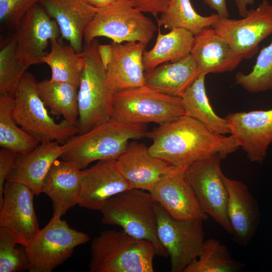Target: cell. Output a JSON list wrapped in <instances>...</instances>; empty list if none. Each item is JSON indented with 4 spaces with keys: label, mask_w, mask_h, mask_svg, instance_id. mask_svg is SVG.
<instances>
[{
    "label": "cell",
    "mask_w": 272,
    "mask_h": 272,
    "mask_svg": "<svg viewBox=\"0 0 272 272\" xmlns=\"http://www.w3.org/2000/svg\"><path fill=\"white\" fill-rule=\"evenodd\" d=\"M146 137L153 141L148 148L152 156L185 169L216 153L224 159L240 147L232 135L214 133L186 115L159 125Z\"/></svg>",
    "instance_id": "6da1fadb"
},
{
    "label": "cell",
    "mask_w": 272,
    "mask_h": 272,
    "mask_svg": "<svg viewBox=\"0 0 272 272\" xmlns=\"http://www.w3.org/2000/svg\"><path fill=\"white\" fill-rule=\"evenodd\" d=\"M146 124H131L111 119L90 131L71 138L62 145L61 159L75 163L81 169L91 162L117 160L125 151L128 141L146 137Z\"/></svg>",
    "instance_id": "7a4b0ae2"
},
{
    "label": "cell",
    "mask_w": 272,
    "mask_h": 272,
    "mask_svg": "<svg viewBox=\"0 0 272 272\" xmlns=\"http://www.w3.org/2000/svg\"><path fill=\"white\" fill-rule=\"evenodd\" d=\"M90 272H153L154 244L120 230H107L90 245Z\"/></svg>",
    "instance_id": "3957f363"
},
{
    "label": "cell",
    "mask_w": 272,
    "mask_h": 272,
    "mask_svg": "<svg viewBox=\"0 0 272 272\" xmlns=\"http://www.w3.org/2000/svg\"><path fill=\"white\" fill-rule=\"evenodd\" d=\"M157 202L151 193L130 188L106 200L101 209L102 223L119 226L129 235L152 242L157 255L167 257L157 234Z\"/></svg>",
    "instance_id": "277c9868"
},
{
    "label": "cell",
    "mask_w": 272,
    "mask_h": 272,
    "mask_svg": "<svg viewBox=\"0 0 272 272\" xmlns=\"http://www.w3.org/2000/svg\"><path fill=\"white\" fill-rule=\"evenodd\" d=\"M38 84L32 73L25 72L12 100V116L40 144L55 141L63 145L79 133L78 125L64 119L59 123L55 121L39 96Z\"/></svg>",
    "instance_id": "5b68a950"
},
{
    "label": "cell",
    "mask_w": 272,
    "mask_h": 272,
    "mask_svg": "<svg viewBox=\"0 0 272 272\" xmlns=\"http://www.w3.org/2000/svg\"><path fill=\"white\" fill-rule=\"evenodd\" d=\"M98 45L96 39L85 43L82 52L85 63L78 88V134L110 119L112 113L114 93L107 84L106 70L99 56Z\"/></svg>",
    "instance_id": "8992f818"
},
{
    "label": "cell",
    "mask_w": 272,
    "mask_h": 272,
    "mask_svg": "<svg viewBox=\"0 0 272 272\" xmlns=\"http://www.w3.org/2000/svg\"><path fill=\"white\" fill-rule=\"evenodd\" d=\"M185 114L181 98L162 93L145 85L113 94L111 119L117 121L161 125Z\"/></svg>",
    "instance_id": "52a82bcc"
},
{
    "label": "cell",
    "mask_w": 272,
    "mask_h": 272,
    "mask_svg": "<svg viewBox=\"0 0 272 272\" xmlns=\"http://www.w3.org/2000/svg\"><path fill=\"white\" fill-rule=\"evenodd\" d=\"M157 28L143 12L125 0L100 9L85 29L84 39L90 43L103 36L112 42H140L148 45Z\"/></svg>",
    "instance_id": "ba28073f"
},
{
    "label": "cell",
    "mask_w": 272,
    "mask_h": 272,
    "mask_svg": "<svg viewBox=\"0 0 272 272\" xmlns=\"http://www.w3.org/2000/svg\"><path fill=\"white\" fill-rule=\"evenodd\" d=\"M88 235L71 228L65 220L53 217L25 247L30 272H51L70 257Z\"/></svg>",
    "instance_id": "9c48e42d"
},
{
    "label": "cell",
    "mask_w": 272,
    "mask_h": 272,
    "mask_svg": "<svg viewBox=\"0 0 272 272\" xmlns=\"http://www.w3.org/2000/svg\"><path fill=\"white\" fill-rule=\"evenodd\" d=\"M221 155L216 153L188 166L184 176L204 213L229 234L232 228L227 214L228 192L221 168Z\"/></svg>",
    "instance_id": "30bf717a"
},
{
    "label": "cell",
    "mask_w": 272,
    "mask_h": 272,
    "mask_svg": "<svg viewBox=\"0 0 272 272\" xmlns=\"http://www.w3.org/2000/svg\"><path fill=\"white\" fill-rule=\"evenodd\" d=\"M157 234L170 256L171 272H184L199 255L204 242L201 219L179 220L156 203Z\"/></svg>",
    "instance_id": "8fae6325"
},
{
    "label": "cell",
    "mask_w": 272,
    "mask_h": 272,
    "mask_svg": "<svg viewBox=\"0 0 272 272\" xmlns=\"http://www.w3.org/2000/svg\"><path fill=\"white\" fill-rule=\"evenodd\" d=\"M243 59H250L258 45L272 34V4L263 0L240 19L220 18L212 26Z\"/></svg>",
    "instance_id": "7c38bea8"
},
{
    "label": "cell",
    "mask_w": 272,
    "mask_h": 272,
    "mask_svg": "<svg viewBox=\"0 0 272 272\" xmlns=\"http://www.w3.org/2000/svg\"><path fill=\"white\" fill-rule=\"evenodd\" d=\"M60 34L56 22L37 4L24 16L16 29V56L29 66L42 63L48 43Z\"/></svg>",
    "instance_id": "4fadbf2b"
},
{
    "label": "cell",
    "mask_w": 272,
    "mask_h": 272,
    "mask_svg": "<svg viewBox=\"0 0 272 272\" xmlns=\"http://www.w3.org/2000/svg\"><path fill=\"white\" fill-rule=\"evenodd\" d=\"M34 195L26 186L6 181L0 205V227L11 232L25 247L40 230L33 206Z\"/></svg>",
    "instance_id": "5bb4252c"
},
{
    "label": "cell",
    "mask_w": 272,
    "mask_h": 272,
    "mask_svg": "<svg viewBox=\"0 0 272 272\" xmlns=\"http://www.w3.org/2000/svg\"><path fill=\"white\" fill-rule=\"evenodd\" d=\"M229 133L252 162L262 163L272 142V109L230 113L225 117Z\"/></svg>",
    "instance_id": "9a60e30c"
},
{
    "label": "cell",
    "mask_w": 272,
    "mask_h": 272,
    "mask_svg": "<svg viewBox=\"0 0 272 272\" xmlns=\"http://www.w3.org/2000/svg\"><path fill=\"white\" fill-rule=\"evenodd\" d=\"M185 169L174 167L160 179L149 192L176 220H206L208 215L201 209L192 187L185 178Z\"/></svg>",
    "instance_id": "2e32d148"
},
{
    "label": "cell",
    "mask_w": 272,
    "mask_h": 272,
    "mask_svg": "<svg viewBox=\"0 0 272 272\" xmlns=\"http://www.w3.org/2000/svg\"><path fill=\"white\" fill-rule=\"evenodd\" d=\"M81 190L78 205L100 211L111 197L132 188L121 173L115 159L99 160L81 170Z\"/></svg>",
    "instance_id": "e0dca14e"
},
{
    "label": "cell",
    "mask_w": 272,
    "mask_h": 272,
    "mask_svg": "<svg viewBox=\"0 0 272 272\" xmlns=\"http://www.w3.org/2000/svg\"><path fill=\"white\" fill-rule=\"evenodd\" d=\"M224 180L228 192L227 214L232 228V239L246 246L254 236L260 223L258 202L242 182L229 178Z\"/></svg>",
    "instance_id": "ac0fdd59"
},
{
    "label": "cell",
    "mask_w": 272,
    "mask_h": 272,
    "mask_svg": "<svg viewBox=\"0 0 272 272\" xmlns=\"http://www.w3.org/2000/svg\"><path fill=\"white\" fill-rule=\"evenodd\" d=\"M118 168L132 188L150 192L174 167L152 156L144 143L132 141L116 160Z\"/></svg>",
    "instance_id": "d6986e66"
},
{
    "label": "cell",
    "mask_w": 272,
    "mask_h": 272,
    "mask_svg": "<svg viewBox=\"0 0 272 272\" xmlns=\"http://www.w3.org/2000/svg\"><path fill=\"white\" fill-rule=\"evenodd\" d=\"M112 59L106 69L107 84L115 93L145 85L143 56L147 44L140 42L124 44L112 41Z\"/></svg>",
    "instance_id": "ffe728a7"
},
{
    "label": "cell",
    "mask_w": 272,
    "mask_h": 272,
    "mask_svg": "<svg viewBox=\"0 0 272 272\" xmlns=\"http://www.w3.org/2000/svg\"><path fill=\"white\" fill-rule=\"evenodd\" d=\"M39 4L56 22L62 37L81 53L85 29L100 9L85 0H41Z\"/></svg>",
    "instance_id": "44dd1931"
},
{
    "label": "cell",
    "mask_w": 272,
    "mask_h": 272,
    "mask_svg": "<svg viewBox=\"0 0 272 272\" xmlns=\"http://www.w3.org/2000/svg\"><path fill=\"white\" fill-rule=\"evenodd\" d=\"M81 169L74 162L56 160L42 185V192L51 199L53 217L60 218L78 204L80 196Z\"/></svg>",
    "instance_id": "7402d4cb"
},
{
    "label": "cell",
    "mask_w": 272,
    "mask_h": 272,
    "mask_svg": "<svg viewBox=\"0 0 272 272\" xmlns=\"http://www.w3.org/2000/svg\"><path fill=\"white\" fill-rule=\"evenodd\" d=\"M190 54L206 75L232 72L243 59L212 27L194 35Z\"/></svg>",
    "instance_id": "603a6c76"
},
{
    "label": "cell",
    "mask_w": 272,
    "mask_h": 272,
    "mask_svg": "<svg viewBox=\"0 0 272 272\" xmlns=\"http://www.w3.org/2000/svg\"><path fill=\"white\" fill-rule=\"evenodd\" d=\"M56 141L39 144L28 153L18 154L7 181L23 184L36 195L42 193L44 179L53 162L62 154Z\"/></svg>",
    "instance_id": "cb8c5ba5"
},
{
    "label": "cell",
    "mask_w": 272,
    "mask_h": 272,
    "mask_svg": "<svg viewBox=\"0 0 272 272\" xmlns=\"http://www.w3.org/2000/svg\"><path fill=\"white\" fill-rule=\"evenodd\" d=\"M199 74L193 57L189 54L178 61L165 62L150 72H145V86L181 98Z\"/></svg>",
    "instance_id": "d4e9b609"
},
{
    "label": "cell",
    "mask_w": 272,
    "mask_h": 272,
    "mask_svg": "<svg viewBox=\"0 0 272 272\" xmlns=\"http://www.w3.org/2000/svg\"><path fill=\"white\" fill-rule=\"evenodd\" d=\"M158 25V36L154 47L145 50L143 62L145 73L158 65L168 62H175L190 54L194 35L181 28H174L167 34H162Z\"/></svg>",
    "instance_id": "484cf974"
},
{
    "label": "cell",
    "mask_w": 272,
    "mask_h": 272,
    "mask_svg": "<svg viewBox=\"0 0 272 272\" xmlns=\"http://www.w3.org/2000/svg\"><path fill=\"white\" fill-rule=\"evenodd\" d=\"M206 76L200 74L181 97L185 115L198 120L214 133H229L227 120L217 115L210 104L205 87Z\"/></svg>",
    "instance_id": "4316f807"
},
{
    "label": "cell",
    "mask_w": 272,
    "mask_h": 272,
    "mask_svg": "<svg viewBox=\"0 0 272 272\" xmlns=\"http://www.w3.org/2000/svg\"><path fill=\"white\" fill-rule=\"evenodd\" d=\"M39 96L53 115L77 124L78 87L68 82L44 80L38 84Z\"/></svg>",
    "instance_id": "83f0119b"
},
{
    "label": "cell",
    "mask_w": 272,
    "mask_h": 272,
    "mask_svg": "<svg viewBox=\"0 0 272 272\" xmlns=\"http://www.w3.org/2000/svg\"><path fill=\"white\" fill-rule=\"evenodd\" d=\"M50 50L42 58L51 70L50 80L68 82L78 87L85 67L82 53L77 52L69 45H63L57 39L50 42Z\"/></svg>",
    "instance_id": "f1b7e54d"
},
{
    "label": "cell",
    "mask_w": 272,
    "mask_h": 272,
    "mask_svg": "<svg viewBox=\"0 0 272 272\" xmlns=\"http://www.w3.org/2000/svg\"><path fill=\"white\" fill-rule=\"evenodd\" d=\"M217 14L203 16L193 8L190 0H170L166 8L156 18L158 25L170 31L181 28L195 35L212 27L219 19Z\"/></svg>",
    "instance_id": "f546056e"
},
{
    "label": "cell",
    "mask_w": 272,
    "mask_h": 272,
    "mask_svg": "<svg viewBox=\"0 0 272 272\" xmlns=\"http://www.w3.org/2000/svg\"><path fill=\"white\" fill-rule=\"evenodd\" d=\"M244 266L232 257L225 245L211 238L204 241L199 255L184 272H235Z\"/></svg>",
    "instance_id": "4dcf8cb0"
},
{
    "label": "cell",
    "mask_w": 272,
    "mask_h": 272,
    "mask_svg": "<svg viewBox=\"0 0 272 272\" xmlns=\"http://www.w3.org/2000/svg\"><path fill=\"white\" fill-rule=\"evenodd\" d=\"M13 99L0 98V146L17 154H24L40 143L18 126L12 114Z\"/></svg>",
    "instance_id": "1f68e13d"
},
{
    "label": "cell",
    "mask_w": 272,
    "mask_h": 272,
    "mask_svg": "<svg viewBox=\"0 0 272 272\" xmlns=\"http://www.w3.org/2000/svg\"><path fill=\"white\" fill-rule=\"evenodd\" d=\"M16 45L15 35L1 45L0 98L14 99L21 79L29 67L18 59Z\"/></svg>",
    "instance_id": "d6a6232c"
},
{
    "label": "cell",
    "mask_w": 272,
    "mask_h": 272,
    "mask_svg": "<svg viewBox=\"0 0 272 272\" xmlns=\"http://www.w3.org/2000/svg\"><path fill=\"white\" fill-rule=\"evenodd\" d=\"M235 84L250 93L272 90V42L263 47L250 72H238Z\"/></svg>",
    "instance_id": "836d02e7"
},
{
    "label": "cell",
    "mask_w": 272,
    "mask_h": 272,
    "mask_svg": "<svg viewBox=\"0 0 272 272\" xmlns=\"http://www.w3.org/2000/svg\"><path fill=\"white\" fill-rule=\"evenodd\" d=\"M29 268L25 247L11 232L0 227V272L22 271Z\"/></svg>",
    "instance_id": "e575fe53"
},
{
    "label": "cell",
    "mask_w": 272,
    "mask_h": 272,
    "mask_svg": "<svg viewBox=\"0 0 272 272\" xmlns=\"http://www.w3.org/2000/svg\"><path fill=\"white\" fill-rule=\"evenodd\" d=\"M41 0H0L2 24L16 29L22 18Z\"/></svg>",
    "instance_id": "d590c367"
},
{
    "label": "cell",
    "mask_w": 272,
    "mask_h": 272,
    "mask_svg": "<svg viewBox=\"0 0 272 272\" xmlns=\"http://www.w3.org/2000/svg\"><path fill=\"white\" fill-rule=\"evenodd\" d=\"M17 154L5 148L0 150V205L3 200L5 182L11 173Z\"/></svg>",
    "instance_id": "8d00e7d4"
},
{
    "label": "cell",
    "mask_w": 272,
    "mask_h": 272,
    "mask_svg": "<svg viewBox=\"0 0 272 272\" xmlns=\"http://www.w3.org/2000/svg\"><path fill=\"white\" fill-rule=\"evenodd\" d=\"M130 5L143 13H149L156 18L167 7L170 0H125Z\"/></svg>",
    "instance_id": "74e56055"
},
{
    "label": "cell",
    "mask_w": 272,
    "mask_h": 272,
    "mask_svg": "<svg viewBox=\"0 0 272 272\" xmlns=\"http://www.w3.org/2000/svg\"><path fill=\"white\" fill-rule=\"evenodd\" d=\"M210 8L215 10L220 18H229L226 0H202Z\"/></svg>",
    "instance_id": "f35d334b"
},
{
    "label": "cell",
    "mask_w": 272,
    "mask_h": 272,
    "mask_svg": "<svg viewBox=\"0 0 272 272\" xmlns=\"http://www.w3.org/2000/svg\"><path fill=\"white\" fill-rule=\"evenodd\" d=\"M97 51L100 60L105 69L109 64L113 55V48L110 44H99Z\"/></svg>",
    "instance_id": "ab89813d"
},
{
    "label": "cell",
    "mask_w": 272,
    "mask_h": 272,
    "mask_svg": "<svg viewBox=\"0 0 272 272\" xmlns=\"http://www.w3.org/2000/svg\"><path fill=\"white\" fill-rule=\"evenodd\" d=\"M254 0H235V5L241 17H245L247 12V6L254 3Z\"/></svg>",
    "instance_id": "60d3db41"
},
{
    "label": "cell",
    "mask_w": 272,
    "mask_h": 272,
    "mask_svg": "<svg viewBox=\"0 0 272 272\" xmlns=\"http://www.w3.org/2000/svg\"><path fill=\"white\" fill-rule=\"evenodd\" d=\"M92 6L99 9L108 7L120 0H85Z\"/></svg>",
    "instance_id": "b9f144b4"
}]
</instances>
